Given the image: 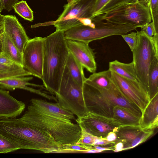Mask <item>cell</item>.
<instances>
[{
    "instance_id": "19",
    "label": "cell",
    "mask_w": 158,
    "mask_h": 158,
    "mask_svg": "<svg viewBox=\"0 0 158 158\" xmlns=\"http://www.w3.org/2000/svg\"><path fill=\"white\" fill-rule=\"evenodd\" d=\"M100 88L114 107L118 106L123 108L140 118L142 114L141 110L123 96L112 81L109 89Z\"/></svg>"
},
{
    "instance_id": "31",
    "label": "cell",
    "mask_w": 158,
    "mask_h": 158,
    "mask_svg": "<svg viewBox=\"0 0 158 158\" xmlns=\"http://www.w3.org/2000/svg\"><path fill=\"white\" fill-rule=\"evenodd\" d=\"M156 32L158 33V0H149L148 7Z\"/></svg>"
},
{
    "instance_id": "11",
    "label": "cell",
    "mask_w": 158,
    "mask_h": 158,
    "mask_svg": "<svg viewBox=\"0 0 158 158\" xmlns=\"http://www.w3.org/2000/svg\"><path fill=\"white\" fill-rule=\"evenodd\" d=\"M83 92L87 111L112 118L114 106L100 88L84 82Z\"/></svg>"
},
{
    "instance_id": "28",
    "label": "cell",
    "mask_w": 158,
    "mask_h": 158,
    "mask_svg": "<svg viewBox=\"0 0 158 158\" xmlns=\"http://www.w3.org/2000/svg\"><path fill=\"white\" fill-rule=\"evenodd\" d=\"M61 149L57 153H85L87 150L94 149L92 145L87 146L76 143L61 144Z\"/></svg>"
},
{
    "instance_id": "32",
    "label": "cell",
    "mask_w": 158,
    "mask_h": 158,
    "mask_svg": "<svg viewBox=\"0 0 158 158\" xmlns=\"http://www.w3.org/2000/svg\"><path fill=\"white\" fill-rule=\"evenodd\" d=\"M137 0H110L98 13L96 17L104 14L109 10L119 5L134 2Z\"/></svg>"
},
{
    "instance_id": "43",
    "label": "cell",
    "mask_w": 158,
    "mask_h": 158,
    "mask_svg": "<svg viewBox=\"0 0 158 158\" xmlns=\"http://www.w3.org/2000/svg\"><path fill=\"white\" fill-rule=\"evenodd\" d=\"M143 4L148 7L149 0H137Z\"/></svg>"
},
{
    "instance_id": "8",
    "label": "cell",
    "mask_w": 158,
    "mask_h": 158,
    "mask_svg": "<svg viewBox=\"0 0 158 158\" xmlns=\"http://www.w3.org/2000/svg\"><path fill=\"white\" fill-rule=\"evenodd\" d=\"M97 17L101 20L133 24L140 27L152 21L148 7L137 0L118 6Z\"/></svg>"
},
{
    "instance_id": "26",
    "label": "cell",
    "mask_w": 158,
    "mask_h": 158,
    "mask_svg": "<svg viewBox=\"0 0 158 158\" xmlns=\"http://www.w3.org/2000/svg\"><path fill=\"white\" fill-rule=\"evenodd\" d=\"M148 93L150 100L158 93V58L155 57L152 62L149 70Z\"/></svg>"
},
{
    "instance_id": "1",
    "label": "cell",
    "mask_w": 158,
    "mask_h": 158,
    "mask_svg": "<svg viewBox=\"0 0 158 158\" xmlns=\"http://www.w3.org/2000/svg\"><path fill=\"white\" fill-rule=\"evenodd\" d=\"M0 134L21 149L50 153H57L61 148V144L48 132L30 126L19 118H0Z\"/></svg>"
},
{
    "instance_id": "35",
    "label": "cell",
    "mask_w": 158,
    "mask_h": 158,
    "mask_svg": "<svg viewBox=\"0 0 158 158\" xmlns=\"http://www.w3.org/2000/svg\"><path fill=\"white\" fill-rule=\"evenodd\" d=\"M31 75V74L26 70L12 73H0V80L12 77Z\"/></svg>"
},
{
    "instance_id": "17",
    "label": "cell",
    "mask_w": 158,
    "mask_h": 158,
    "mask_svg": "<svg viewBox=\"0 0 158 158\" xmlns=\"http://www.w3.org/2000/svg\"><path fill=\"white\" fill-rule=\"evenodd\" d=\"M25 106L24 102L14 98L8 91L0 88V118H16Z\"/></svg>"
},
{
    "instance_id": "4",
    "label": "cell",
    "mask_w": 158,
    "mask_h": 158,
    "mask_svg": "<svg viewBox=\"0 0 158 158\" xmlns=\"http://www.w3.org/2000/svg\"><path fill=\"white\" fill-rule=\"evenodd\" d=\"M92 20L95 24V27L83 24L72 27L64 32L65 39L89 43L110 36L125 34L140 27L138 26L131 24L116 23L106 21L102 22L97 16Z\"/></svg>"
},
{
    "instance_id": "14",
    "label": "cell",
    "mask_w": 158,
    "mask_h": 158,
    "mask_svg": "<svg viewBox=\"0 0 158 158\" xmlns=\"http://www.w3.org/2000/svg\"><path fill=\"white\" fill-rule=\"evenodd\" d=\"M69 52L90 73L95 72L97 69L95 53L89 43L81 41L66 39Z\"/></svg>"
},
{
    "instance_id": "44",
    "label": "cell",
    "mask_w": 158,
    "mask_h": 158,
    "mask_svg": "<svg viewBox=\"0 0 158 158\" xmlns=\"http://www.w3.org/2000/svg\"><path fill=\"white\" fill-rule=\"evenodd\" d=\"M2 52V45L0 39V55Z\"/></svg>"
},
{
    "instance_id": "30",
    "label": "cell",
    "mask_w": 158,
    "mask_h": 158,
    "mask_svg": "<svg viewBox=\"0 0 158 158\" xmlns=\"http://www.w3.org/2000/svg\"><path fill=\"white\" fill-rule=\"evenodd\" d=\"M79 126L81 130V135L76 143L87 146L93 145L95 141L99 137L87 132L82 127Z\"/></svg>"
},
{
    "instance_id": "41",
    "label": "cell",
    "mask_w": 158,
    "mask_h": 158,
    "mask_svg": "<svg viewBox=\"0 0 158 158\" xmlns=\"http://www.w3.org/2000/svg\"><path fill=\"white\" fill-rule=\"evenodd\" d=\"M123 150V144L121 142L116 143L114 146L113 151L114 152H120Z\"/></svg>"
},
{
    "instance_id": "13",
    "label": "cell",
    "mask_w": 158,
    "mask_h": 158,
    "mask_svg": "<svg viewBox=\"0 0 158 158\" xmlns=\"http://www.w3.org/2000/svg\"><path fill=\"white\" fill-rule=\"evenodd\" d=\"M117 135L115 143L122 142L123 150L132 148L145 141L153 134V130L143 129L139 125L120 126L115 132Z\"/></svg>"
},
{
    "instance_id": "20",
    "label": "cell",
    "mask_w": 158,
    "mask_h": 158,
    "mask_svg": "<svg viewBox=\"0 0 158 158\" xmlns=\"http://www.w3.org/2000/svg\"><path fill=\"white\" fill-rule=\"evenodd\" d=\"M139 126L143 130H153L158 126V93L150 100L142 113Z\"/></svg>"
},
{
    "instance_id": "34",
    "label": "cell",
    "mask_w": 158,
    "mask_h": 158,
    "mask_svg": "<svg viewBox=\"0 0 158 158\" xmlns=\"http://www.w3.org/2000/svg\"><path fill=\"white\" fill-rule=\"evenodd\" d=\"M129 46L131 52L135 48L137 39V33L132 32L129 33L121 35Z\"/></svg>"
},
{
    "instance_id": "7",
    "label": "cell",
    "mask_w": 158,
    "mask_h": 158,
    "mask_svg": "<svg viewBox=\"0 0 158 158\" xmlns=\"http://www.w3.org/2000/svg\"><path fill=\"white\" fill-rule=\"evenodd\" d=\"M55 95L57 102L77 118L82 117L87 111L84 99L83 87L73 80L66 66L58 90Z\"/></svg>"
},
{
    "instance_id": "36",
    "label": "cell",
    "mask_w": 158,
    "mask_h": 158,
    "mask_svg": "<svg viewBox=\"0 0 158 158\" xmlns=\"http://www.w3.org/2000/svg\"><path fill=\"white\" fill-rule=\"evenodd\" d=\"M0 63L9 66L24 69L22 65L16 63L2 52L0 55Z\"/></svg>"
},
{
    "instance_id": "24",
    "label": "cell",
    "mask_w": 158,
    "mask_h": 158,
    "mask_svg": "<svg viewBox=\"0 0 158 158\" xmlns=\"http://www.w3.org/2000/svg\"><path fill=\"white\" fill-rule=\"evenodd\" d=\"M85 82L93 86L108 89L112 82L111 71L109 69L98 73H94Z\"/></svg>"
},
{
    "instance_id": "10",
    "label": "cell",
    "mask_w": 158,
    "mask_h": 158,
    "mask_svg": "<svg viewBox=\"0 0 158 158\" xmlns=\"http://www.w3.org/2000/svg\"><path fill=\"white\" fill-rule=\"evenodd\" d=\"M87 132L98 137L105 138L108 133L115 132L122 125L113 118L87 111L81 117L75 119Z\"/></svg>"
},
{
    "instance_id": "37",
    "label": "cell",
    "mask_w": 158,
    "mask_h": 158,
    "mask_svg": "<svg viewBox=\"0 0 158 158\" xmlns=\"http://www.w3.org/2000/svg\"><path fill=\"white\" fill-rule=\"evenodd\" d=\"M110 0H96L93 10L92 19Z\"/></svg>"
},
{
    "instance_id": "2",
    "label": "cell",
    "mask_w": 158,
    "mask_h": 158,
    "mask_svg": "<svg viewBox=\"0 0 158 158\" xmlns=\"http://www.w3.org/2000/svg\"><path fill=\"white\" fill-rule=\"evenodd\" d=\"M69 53L64 31L56 30L45 37L42 79L51 94L57 92Z\"/></svg>"
},
{
    "instance_id": "3",
    "label": "cell",
    "mask_w": 158,
    "mask_h": 158,
    "mask_svg": "<svg viewBox=\"0 0 158 158\" xmlns=\"http://www.w3.org/2000/svg\"><path fill=\"white\" fill-rule=\"evenodd\" d=\"M19 118L30 126L47 131L61 144L76 143L81 135V129L77 123L40 111L30 104Z\"/></svg>"
},
{
    "instance_id": "15",
    "label": "cell",
    "mask_w": 158,
    "mask_h": 158,
    "mask_svg": "<svg viewBox=\"0 0 158 158\" xmlns=\"http://www.w3.org/2000/svg\"><path fill=\"white\" fill-rule=\"evenodd\" d=\"M4 30L22 55L25 46L29 39L24 28L15 16L4 15Z\"/></svg>"
},
{
    "instance_id": "12",
    "label": "cell",
    "mask_w": 158,
    "mask_h": 158,
    "mask_svg": "<svg viewBox=\"0 0 158 158\" xmlns=\"http://www.w3.org/2000/svg\"><path fill=\"white\" fill-rule=\"evenodd\" d=\"M111 74L112 81L121 93L129 102L139 108L142 113L150 100L148 92L115 72L111 71Z\"/></svg>"
},
{
    "instance_id": "29",
    "label": "cell",
    "mask_w": 158,
    "mask_h": 158,
    "mask_svg": "<svg viewBox=\"0 0 158 158\" xmlns=\"http://www.w3.org/2000/svg\"><path fill=\"white\" fill-rule=\"evenodd\" d=\"M21 149L16 143L0 134V153H7Z\"/></svg>"
},
{
    "instance_id": "6",
    "label": "cell",
    "mask_w": 158,
    "mask_h": 158,
    "mask_svg": "<svg viewBox=\"0 0 158 158\" xmlns=\"http://www.w3.org/2000/svg\"><path fill=\"white\" fill-rule=\"evenodd\" d=\"M95 0H71L64 5L63 12L56 21L35 24V26L54 25L56 29L64 32L82 24L87 19H92Z\"/></svg>"
},
{
    "instance_id": "16",
    "label": "cell",
    "mask_w": 158,
    "mask_h": 158,
    "mask_svg": "<svg viewBox=\"0 0 158 158\" xmlns=\"http://www.w3.org/2000/svg\"><path fill=\"white\" fill-rule=\"evenodd\" d=\"M32 79V77L23 76L0 80V88L10 90H13L16 89H22L38 94L49 100H53L57 102L56 97L50 95L40 89H36L28 86L29 85L31 86L46 89L43 85L29 83V81Z\"/></svg>"
},
{
    "instance_id": "45",
    "label": "cell",
    "mask_w": 158,
    "mask_h": 158,
    "mask_svg": "<svg viewBox=\"0 0 158 158\" xmlns=\"http://www.w3.org/2000/svg\"><path fill=\"white\" fill-rule=\"evenodd\" d=\"M3 10L0 2V12H1Z\"/></svg>"
},
{
    "instance_id": "5",
    "label": "cell",
    "mask_w": 158,
    "mask_h": 158,
    "mask_svg": "<svg viewBox=\"0 0 158 158\" xmlns=\"http://www.w3.org/2000/svg\"><path fill=\"white\" fill-rule=\"evenodd\" d=\"M137 32L136 44L132 52V62L139 79L148 93L150 67L154 58H158V50L156 48L152 39L148 36L143 31H137Z\"/></svg>"
},
{
    "instance_id": "9",
    "label": "cell",
    "mask_w": 158,
    "mask_h": 158,
    "mask_svg": "<svg viewBox=\"0 0 158 158\" xmlns=\"http://www.w3.org/2000/svg\"><path fill=\"white\" fill-rule=\"evenodd\" d=\"M45 37H35L26 44L22 53V65L31 74L42 77Z\"/></svg>"
},
{
    "instance_id": "18",
    "label": "cell",
    "mask_w": 158,
    "mask_h": 158,
    "mask_svg": "<svg viewBox=\"0 0 158 158\" xmlns=\"http://www.w3.org/2000/svg\"><path fill=\"white\" fill-rule=\"evenodd\" d=\"M30 104L37 110L54 116L72 120L75 119L74 115L64 108L57 102H50L45 100L33 98Z\"/></svg>"
},
{
    "instance_id": "39",
    "label": "cell",
    "mask_w": 158,
    "mask_h": 158,
    "mask_svg": "<svg viewBox=\"0 0 158 158\" xmlns=\"http://www.w3.org/2000/svg\"><path fill=\"white\" fill-rule=\"evenodd\" d=\"M25 70L24 69H19L9 66L0 63V73H12Z\"/></svg>"
},
{
    "instance_id": "42",
    "label": "cell",
    "mask_w": 158,
    "mask_h": 158,
    "mask_svg": "<svg viewBox=\"0 0 158 158\" xmlns=\"http://www.w3.org/2000/svg\"><path fill=\"white\" fill-rule=\"evenodd\" d=\"M0 12V34L4 30V15L1 14Z\"/></svg>"
},
{
    "instance_id": "25",
    "label": "cell",
    "mask_w": 158,
    "mask_h": 158,
    "mask_svg": "<svg viewBox=\"0 0 158 158\" xmlns=\"http://www.w3.org/2000/svg\"><path fill=\"white\" fill-rule=\"evenodd\" d=\"M112 118L122 125H139L140 118L126 109L119 106H115L114 107Z\"/></svg>"
},
{
    "instance_id": "27",
    "label": "cell",
    "mask_w": 158,
    "mask_h": 158,
    "mask_svg": "<svg viewBox=\"0 0 158 158\" xmlns=\"http://www.w3.org/2000/svg\"><path fill=\"white\" fill-rule=\"evenodd\" d=\"M16 13L25 19L32 21L34 19L33 12L26 1L22 0L16 3L13 6Z\"/></svg>"
},
{
    "instance_id": "40",
    "label": "cell",
    "mask_w": 158,
    "mask_h": 158,
    "mask_svg": "<svg viewBox=\"0 0 158 158\" xmlns=\"http://www.w3.org/2000/svg\"><path fill=\"white\" fill-rule=\"evenodd\" d=\"M105 138L110 142H115L117 139V135L115 132L111 131L109 132Z\"/></svg>"
},
{
    "instance_id": "22",
    "label": "cell",
    "mask_w": 158,
    "mask_h": 158,
    "mask_svg": "<svg viewBox=\"0 0 158 158\" xmlns=\"http://www.w3.org/2000/svg\"><path fill=\"white\" fill-rule=\"evenodd\" d=\"M66 67L73 80L80 86L83 87L86 79L84 74V68L69 52Z\"/></svg>"
},
{
    "instance_id": "33",
    "label": "cell",
    "mask_w": 158,
    "mask_h": 158,
    "mask_svg": "<svg viewBox=\"0 0 158 158\" xmlns=\"http://www.w3.org/2000/svg\"><path fill=\"white\" fill-rule=\"evenodd\" d=\"M140 28L141 30L143 31L148 36L152 39L156 45H158V33L156 32L152 22L142 26Z\"/></svg>"
},
{
    "instance_id": "21",
    "label": "cell",
    "mask_w": 158,
    "mask_h": 158,
    "mask_svg": "<svg viewBox=\"0 0 158 158\" xmlns=\"http://www.w3.org/2000/svg\"><path fill=\"white\" fill-rule=\"evenodd\" d=\"M109 67V69L111 71L115 72L136 85L142 87L145 90L137 77L132 62L130 63H126L116 60L110 62Z\"/></svg>"
},
{
    "instance_id": "23",
    "label": "cell",
    "mask_w": 158,
    "mask_h": 158,
    "mask_svg": "<svg viewBox=\"0 0 158 158\" xmlns=\"http://www.w3.org/2000/svg\"><path fill=\"white\" fill-rule=\"evenodd\" d=\"M2 53L18 64L22 65V55L3 30L0 34Z\"/></svg>"
},
{
    "instance_id": "38",
    "label": "cell",
    "mask_w": 158,
    "mask_h": 158,
    "mask_svg": "<svg viewBox=\"0 0 158 158\" xmlns=\"http://www.w3.org/2000/svg\"><path fill=\"white\" fill-rule=\"evenodd\" d=\"M3 9L10 11L13 9L14 5L18 2V0H0Z\"/></svg>"
}]
</instances>
